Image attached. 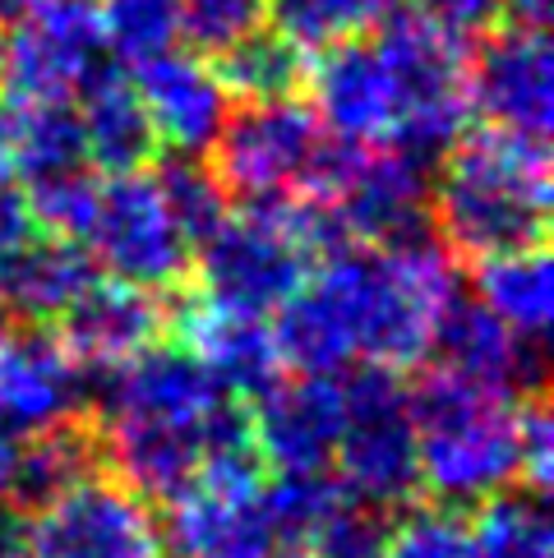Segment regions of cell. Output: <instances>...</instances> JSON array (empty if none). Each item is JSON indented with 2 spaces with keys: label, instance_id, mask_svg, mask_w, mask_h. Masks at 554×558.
I'll list each match as a JSON object with an SVG mask.
<instances>
[{
  "label": "cell",
  "instance_id": "cell-8",
  "mask_svg": "<svg viewBox=\"0 0 554 558\" xmlns=\"http://www.w3.org/2000/svg\"><path fill=\"white\" fill-rule=\"evenodd\" d=\"M79 245L103 277L153 295L176 291L194 268L190 235L171 217L162 185L148 167L97 181V204Z\"/></svg>",
  "mask_w": 554,
  "mask_h": 558
},
{
  "label": "cell",
  "instance_id": "cell-12",
  "mask_svg": "<svg viewBox=\"0 0 554 558\" xmlns=\"http://www.w3.org/2000/svg\"><path fill=\"white\" fill-rule=\"evenodd\" d=\"M111 65L97 0H33L5 37V84L14 93L74 102Z\"/></svg>",
  "mask_w": 554,
  "mask_h": 558
},
{
  "label": "cell",
  "instance_id": "cell-22",
  "mask_svg": "<svg viewBox=\"0 0 554 558\" xmlns=\"http://www.w3.org/2000/svg\"><path fill=\"white\" fill-rule=\"evenodd\" d=\"M74 116H79V138H84V162H93L107 175L148 167L157 138L144 107H138L130 74L107 65L74 97Z\"/></svg>",
  "mask_w": 554,
  "mask_h": 558
},
{
  "label": "cell",
  "instance_id": "cell-28",
  "mask_svg": "<svg viewBox=\"0 0 554 558\" xmlns=\"http://www.w3.org/2000/svg\"><path fill=\"white\" fill-rule=\"evenodd\" d=\"M153 175H157V185H162L171 217L190 235V245L200 250L231 213V194L222 190V181H217V171L204 162V157H171V162H162Z\"/></svg>",
  "mask_w": 554,
  "mask_h": 558
},
{
  "label": "cell",
  "instance_id": "cell-6",
  "mask_svg": "<svg viewBox=\"0 0 554 558\" xmlns=\"http://www.w3.org/2000/svg\"><path fill=\"white\" fill-rule=\"evenodd\" d=\"M305 198L324 208L342 245H398L425 235L430 162L393 144H333Z\"/></svg>",
  "mask_w": 554,
  "mask_h": 558
},
{
  "label": "cell",
  "instance_id": "cell-38",
  "mask_svg": "<svg viewBox=\"0 0 554 558\" xmlns=\"http://www.w3.org/2000/svg\"><path fill=\"white\" fill-rule=\"evenodd\" d=\"M504 19L518 28H545L554 19V0H504Z\"/></svg>",
  "mask_w": 554,
  "mask_h": 558
},
{
  "label": "cell",
  "instance_id": "cell-37",
  "mask_svg": "<svg viewBox=\"0 0 554 558\" xmlns=\"http://www.w3.org/2000/svg\"><path fill=\"white\" fill-rule=\"evenodd\" d=\"M208 558H310V554L301 541H291V535H277L273 526H254Z\"/></svg>",
  "mask_w": 554,
  "mask_h": 558
},
{
  "label": "cell",
  "instance_id": "cell-31",
  "mask_svg": "<svg viewBox=\"0 0 554 558\" xmlns=\"http://www.w3.org/2000/svg\"><path fill=\"white\" fill-rule=\"evenodd\" d=\"M268 24V0H181V37L190 51L217 61Z\"/></svg>",
  "mask_w": 554,
  "mask_h": 558
},
{
  "label": "cell",
  "instance_id": "cell-23",
  "mask_svg": "<svg viewBox=\"0 0 554 558\" xmlns=\"http://www.w3.org/2000/svg\"><path fill=\"white\" fill-rule=\"evenodd\" d=\"M97 277L84 245L61 241V235H37L28 250H19L0 268V301L14 310L24 324H61V314L88 291Z\"/></svg>",
  "mask_w": 554,
  "mask_h": 558
},
{
  "label": "cell",
  "instance_id": "cell-41",
  "mask_svg": "<svg viewBox=\"0 0 554 558\" xmlns=\"http://www.w3.org/2000/svg\"><path fill=\"white\" fill-rule=\"evenodd\" d=\"M0 314H5V301H0Z\"/></svg>",
  "mask_w": 554,
  "mask_h": 558
},
{
  "label": "cell",
  "instance_id": "cell-20",
  "mask_svg": "<svg viewBox=\"0 0 554 558\" xmlns=\"http://www.w3.org/2000/svg\"><path fill=\"white\" fill-rule=\"evenodd\" d=\"M430 355H434V369L499 397H527L541 384V369H545L541 347L522 342L490 310H481L477 301H462V295L444 314Z\"/></svg>",
  "mask_w": 554,
  "mask_h": 558
},
{
  "label": "cell",
  "instance_id": "cell-7",
  "mask_svg": "<svg viewBox=\"0 0 554 558\" xmlns=\"http://www.w3.org/2000/svg\"><path fill=\"white\" fill-rule=\"evenodd\" d=\"M370 37L384 51L402 97V125L393 148L421 157V162L444 157L471 121L467 43L444 33L421 5H393Z\"/></svg>",
  "mask_w": 554,
  "mask_h": 558
},
{
  "label": "cell",
  "instance_id": "cell-17",
  "mask_svg": "<svg viewBox=\"0 0 554 558\" xmlns=\"http://www.w3.org/2000/svg\"><path fill=\"white\" fill-rule=\"evenodd\" d=\"M305 78L314 93V121L333 144H398L402 97L374 37L320 56Z\"/></svg>",
  "mask_w": 554,
  "mask_h": 558
},
{
  "label": "cell",
  "instance_id": "cell-14",
  "mask_svg": "<svg viewBox=\"0 0 554 558\" xmlns=\"http://www.w3.org/2000/svg\"><path fill=\"white\" fill-rule=\"evenodd\" d=\"M467 102L490 130L545 144L554 125V51L545 28L504 24L467 61Z\"/></svg>",
  "mask_w": 554,
  "mask_h": 558
},
{
  "label": "cell",
  "instance_id": "cell-4",
  "mask_svg": "<svg viewBox=\"0 0 554 558\" xmlns=\"http://www.w3.org/2000/svg\"><path fill=\"white\" fill-rule=\"evenodd\" d=\"M518 411L522 397L471 388L430 369L411 392L416 471L444 508H481L518 485Z\"/></svg>",
  "mask_w": 554,
  "mask_h": 558
},
{
  "label": "cell",
  "instance_id": "cell-3",
  "mask_svg": "<svg viewBox=\"0 0 554 558\" xmlns=\"http://www.w3.org/2000/svg\"><path fill=\"white\" fill-rule=\"evenodd\" d=\"M430 222L458 258H490L541 245L550 222L545 144L504 130H462L430 181Z\"/></svg>",
  "mask_w": 554,
  "mask_h": 558
},
{
  "label": "cell",
  "instance_id": "cell-34",
  "mask_svg": "<svg viewBox=\"0 0 554 558\" xmlns=\"http://www.w3.org/2000/svg\"><path fill=\"white\" fill-rule=\"evenodd\" d=\"M554 481V429H550V411L541 397H522L518 411V485L527 494H545Z\"/></svg>",
  "mask_w": 554,
  "mask_h": 558
},
{
  "label": "cell",
  "instance_id": "cell-18",
  "mask_svg": "<svg viewBox=\"0 0 554 558\" xmlns=\"http://www.w3.org/2000/svg\"><path fill=\"white\" fill-rule=\"evenodd\" d=\"M171 314L162 295L138 291L130 282H111L97 272L88 291L61 314V347L74 355V365L84 374H111L130 365L134 355L162 342Z\"/></svg>",
  "mask_w": 554,
  "mask_h": 558
},
{
  "label": "cell",
  "instance_id": "cell-5",
  "mask_svg": "<svg viewBox=\"0 0 554 558\" xmlns=\"http://www.w3.org/2000/svg\"><path fill=\"white\" fill-rule=\"evenodd\" d=\"M338 245V231L314 198L241 204L194 250L204 287L200 295L250 314H277L314 272V264Z\"/></svg>",
  "mask_w": 554,
  "mask_h": 558
},
{
  "label": "cell",
  "instance_id": "cell-33",
  "mask_svg": "<svg viewBox=\"0 0 554 558\" xmlns=\"http://www.w3.org/2000/svg\"><path fill=\"white\" fill-rule=\"evenodd\" d=\"M380 558H467V526L453 508L407 512L402 522H393Z\"/></svg>",
  "mask_w": 554,
  "mask_h": 558
},
{
  "label": "cell",
  "instance_id": "cell-25",
  "mask_svg": "<svg viewBox=\"0 0 554 558\" xmlns=\"http://www.w3.org/2000/svg\"><path fill=\"white\" fill-rule=\"evenodd\" d=\"M398 0H268V28L305 61L365 43Z\"/></svg>",
  "mask_w": 554,
  "mask_h": 558
},
{
  "label": "cell",
  "instance_id": "cell-35",
  "mask_svg": "<svg viewBox=\"0 0 554 558\" xmlns=\"http://www.w3.org/2000/svg\"><path fill=\"white\" fill-rule=\"evenodd\" d=\"M421 10L458 43L485 37L504 24V0H421Z\"/></svg>",
  "mask_w": 554,
  "mask_h": 558
},
{
  "label": "cell",
  "instance_id": "cell-15",
  "mask_svg": "<svg viewBox=\"0 0 554 558\" xmlns=\"http://www.w3.org/2000/svg\"><path fill=\"white\" fill-rule=\"evenodd\" d=\"M250 444L268 471H333L342 438V374H296L250 397Z\"/></svg>",
  "mask_w": 554,
  "mask_h": 558
},
{
  "label": "cell",
  "instance_id": "cell-2",
  "mask_svg": "<svg viewBox=\"0 0 554 558\" xmlns=\"http://www.w3.org/2000/svg\"><path fill=\"white\" fill-rule=\"evenodd\" d=\"M93 434L116 481L148 504H171L217 448L250 434V421L185 347L157 342L107 374L103 425Z\"/></svg>",
  "mask_w": 554,
  "mask_h": 558
},
{
  "label": "cell",
  "instance_id": "cell-40",
  "mask_svg": "<svg viewBox=\"0 0 554 558\" xmlns=\"http://www.w3.org/2000/svg\"><path fill=\"white\" fill-rule=\"evenodd\" d=\"M0 84H5V37H0Z\"/></svg>",
  "mask_w": 554,
  "mask_h": 558
},
{
  "label": "cell",
  "instance_id": "cell-10",
  "mask_svg": "<svg viewBox=\"0 0 554 558\" xmlns=\"http://www.w3.org/2000/svg\"><path fill=\"white\" fill-rule=\"evenodd\" d=\"M324 153L328 134L314 121V111L296 97H273V102H245L227 116L213 144V171L241 204L305 198Z\"/></svg>",
  "mask_w": 554,
  "mask_h": 558
},
{
  "label": "cell",
  "instance_id": "cell-29",
  "mask_svg": "<svg viewBox=\"0 0 554 558\" xmlns=\"http://www.w3.org/2000/svg\"><path fill=\"white\" fill-rule=\"evenodd\" d=\"M111 56L125 65L153 61L181 43V0H97Z\"/></svg>",
  "mask_w": 554,
  "mask_h": 558
},
{
  "label": "cell",
  "instance_id": "cell-36",
  "mask_svg": "<svg viewBox=\"0 0 554 558\" xmlns=\"http://www.w3.org/2000/svg\"><path fill=\"white\" fill-rule=\"evenodd\" d=\"M37 235H43V227H37V217H33L28 190L0 175V268H5L19 250H28Z\"/></svg>",
  "mask_w": 554,
  "mask_h": 558
},
{
  "label": "cell",
  "instance_id": "cell-24",
  "mask_svg": "<svg viewBox=\"0 0 554 558\" xmlns=\"http://www.w3.org/2000/svg\"><path fill=\"white\" fill-rule=\"evenodd\" d=\"M477 305L490 310L508 332L541 347L554 314V277L545 245H522L490 254L477 264Z\"/></svg>",
  "mask_w": 554,
  "mask_h": 558
},
{
  "label": "cell",
  "instance_id": "cell-11",
  "mask_svg": "<svg viewBox=\"0 0 554 558\" xmlns=\"http://www.w3.org/2000/svg\"><path fill=\"white\" fill-rule=\"evenodd\" d=\"M28 558H171L153 504L111 471L79 475L28 517Z\"/></svg>",
  "mask_w": 554,
  "mask_h": 558
},
{
  "label": "cell",
  "instance_id": "cell-21",
  "mask_svg": "<svg viewBox=\"0 0 554 558\" xmlns=\"http://www.w3.org/2000/svg\"><path fill=\"white\" fill-rule=\"evenodd\" d=\"M70 167H88L74 102L14 88L0 93V175L28 190Z\"/></svg>",
  "mask_w": 554,
  "mask_h": 558
},
{
  "label": "cell",
  "instance_id": "cell-27",
  "mask_svg": "<svg viewBox=\"0 0 554 558\" xmlns=\"http://www.w3.org/2000/svg\"><path fill=\"white\" fill-rule=\"evenodd\" d=\"M213 70L227 84V93L241 97V102H273V97H296V88L310 74V61L264 24L245 43H236L231 51L217 56Z\"/></svg>",
  "mask_w": 554,
  "mask_h": 558
},
{
  "label": "cell",
  "instance_id": "cell-32",
  "mask_svg": "<svg viewBox=\"0 0 554 558\" xmlns=\"http://www.w3.org/2000/svg\"><path fill=\"white\" fill-rule=\"evenodd\" d=\"M28 204L37 227L47 235H61V241H84V227L93 217L97 204V175L88 167H70V171H56L47 181L28 185Z\"/></svg>",
  "mask_w": 554,
  "mask_h": 558
},
{
  "label": "cell",
  "instance_id": "cell-16",
  "mask_svg": "<svg viewBox=\"0 0 554 558\" xmlns=\"http://www.w3.org/2000/svg\"><path fill=\"white\" fill-rule=\"evenodd\" d=\"M130 84L153 125L157 148H167L171 157L213 153L217 134H222L231 116V93L217 78L208 56L171 47L162 56H153V61H138Z\"/></svg>",
  "mask_w": 554,
  "mask_h": 558
},
{
  "label": "cell",
  "instance_id": "cell-26",
  "mask_svg": "<svg viewBox=\"0 0 554 558\" xmlns=\"http://www.w3.org/2000/svg\"><path fill=\"white\" fill-rule=\"evenodd\" d=\"M467 558H554L545 498L508 489L481 504L467 526Z\"/></svg>",
  "mask_w": 554,
  "mask_h": 558
},
{
  "label": "cell",
  "instance_id": "cell-39",
  "mask_svg": "<svg viewBox=\"0 0 554 558\" xmlns=\"http://www.w3.org/2000/svg\"><path fill=\"white\" fill-rule=\"evenodd\" d=\"M33 5V0H0V24H14L19 14H24Z\"/></svg>",
  "mask_w": 554,
  "mask_h": 558
},
{
  "label": "cell",
  "instance_id": "cell-9",
  "mask_svg": "<svg viewBox=\"0 0 554 558\" xmlns=\"http://www.w3.org/2000/svg\"><path fill=\"white\" fill-rule=\"evenodd\" d=\"M347 421L333 448V481L342 494L365 498L374 508H402L421 489L416 471V421H411V388L398 369H347Z\"/></svg>",
  "mask_w": 554,
  "mask_h": 558
},
{
  "label": "cell",
  "instance_id": "cell-1",
  "mask_svg": "<svg viewBox=\"0 0 554 558\" xmlns=\"http://www.w3.org/2000/svg\"><path fill=\"white\" fill-rule=\"evenodd\" d=\"M458 305V268L430 235L398 245L328 250L273 314L282 365L296 374L411 369L430 361L434 332Z\"/></svg>",
  "mask_w": 554,
  "mask_h": 558
},
{
  "label": "cell",
  "instance_id": "cell-30",
  "mask_svg": "<svg viewBox=\"0 0 554 558\" xmlns=\"http://www.w3.org/2000/svg\"><path fill=\"white\" fill-rule=\"evenodd\" d=\"M388 508H374L365 498L338 494L333 508L310 526L305 554L310 558H380L388 545Z\"/></svg>",
  "mask_w": 554,
  "mask_h": 558
},
{
  "label": "cell",
  "instance_id": "cell-19",
  "mask_svg": "<svg viewBox=\"0 0 554 558\" xmlns=\"http://www.w3.org/2000/svg\"><path fill=\"white\" fill-rule=\"evenodd\" d=\"M181 342L208 369L213 384L231 397H260L287 369L268 314L217 305L208 295H194L181 310Z\"/></svg>",
  "mask_w": 554,
  "mask_h": 558
},
{
  "label": "cell",
  "instance_id": "cell-13",
  "mask_svg": "<svg viewBox=\"0 0 554 558\" xmlns=\"http://www.w3.org/2000/svg\"><path fill=\"white\" fill-rule=\"evenodd\" d=\"M88 407V374L74 365L61 337L24 324L0 332V444H33L74 425Z\"/></svg>",
  "mask_w": 554,
  "mask_h": 558
}]
</instances>
